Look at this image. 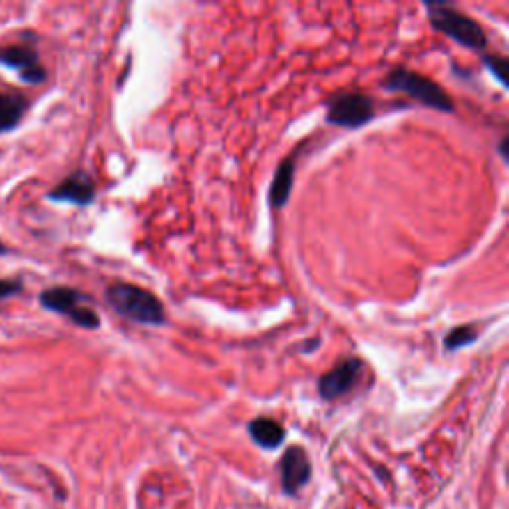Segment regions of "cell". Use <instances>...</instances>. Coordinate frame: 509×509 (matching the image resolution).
Masks as SVG:
<instances>
[{"mask_svg":"<svg viewBox=\"0 0 509 509\" xmlns=\"http://www.w3.org/2000/svg\"><path fill=\"white\" fill-rule=\"evenodd\" d=\"M0 64L18 72L28 84H40L46 80V70L42 68L36 50L28 46H8L0 50Z\"/></svg>","mask_w":509,"mask_h":509,"instance_id":"obj_7","label":"cell"},{"mask_svg":"<svg viewBox=\"0 0 509 509\" xmlns=\"http://www.w3.org/2000/svg\"><path fill=\"white\" fill-rule=\"evenodd\" d=\"M426 10L430 24L448 38L469 50H483L487 46V36L482 24L468 14L460 13L448 4H426Z\"/></svg>","mask_w":509,"mask_h":509,"instance_id":"obj_3","label":"cell"},{"mask_svg":"<svg viewBox=\"0 0 509 509\" xmlns=\"http://www.w3.org/2000/svg\"><path fill=\"white\" fill-rule=\"evenodd\" d=\"M376 116L374 100L360 92H344L331 97L327 108V122L338 127L357 130Z\"/></svg>","mask_w":509,"mask_h":509,"instance_id":"obj_5","label":"cell"},{"mask_svg":"<svg viewBox=\"0 0 509 509\" xmlns=\"http://www.w3.org/2000/svg\"><path fill=\"white\" fill-rule=\"evenodd\" d=\"M26 102L16 94H0V134L14 130L22 120Z\"/></svg>","mask_w":509,"mask_h":509,"instance_id":"obj_12","label":"cell"},{"mask_svg":"<svg viewBox=\"0 0 509 509\" xmlns=\"http://www.w3.org/2000/svg\"><path fill=\"white\" fill-rule=\"evenodd\" d=\"M483 64H485V68L496 76L497 82L501 84V86H508V80H506L508 60L503 56H483Z\"/></svg>","mask_w":509,"mask_h":509,"instance_id":"obj_14","label":"cell"},{"mask_svg":"<svg viewBox=\"0 0 509 509\" xmlns=\"http://www.w3.org/2000/svg\"><path fill=\"white\" fill-rule=\"evenodd\" d=\"M292 183H295V162L283 159L281 166L276 167L275 178H273L271 189H269V201L275 209L285 207V203L289 201Z\"/></svg>","mask_w":509,"mask_h":509,"instance_id":"obj_10","label":"cell"},{"mask_svg":"<svg viewBox=\"0 0 509 509\" xmlns=\"http://www.w3.org/2000/svg\"><path fill=\"white\" fill-rule=\"evenodd\" d=\"M476 340H478V331L471 324H464V327H455L448 332L444 346H446V350H457V348L469 346Z\"/></svg>","mask_w":509,"mask_h":509,"instance_id":"obj_13","label":"cell"},{"mask_svg":"<svg viewBox=\"0 0 509 509\" xmlns=\"http://www.w3.org/2000/svg\"><path fill=\"white\" fill-rule=\"evenodd\" d=\"M106 303L110 304L120 317L134 322L159 327L166 322V311L162 301L143 287L118 283L106 289Z\"/></svg>","mask_w":509,"mask_h":509,"instance_id":"obj_1","label":"cell"},{"mask_svg":"<svg viewBox=\"0 0 509 509\" xmlns=\"http://www.w3.org/2000/svg\"><path fill=\"white\" fill-rule=\"evenodd\" d=\"M20 290H22V283L20 281H4V279H0V301L18 295Z\"/></svg>","mask_w":509,"mask_h":509,"instance_id":"obj_15","label":"cell"},{"mask_svg":"<svg viewBox=\"0 0 509 509\" xmlns=\"http://www.w3.org/2000/svg\"><path fill=\"white\" fill-rule=\"evenodd\" d=\"M40 304L52 313L66 317L82 329L94 331L100 327L97 313L92 306L86 304V297L78 290L68 289V287H52V289L42 290Z\"/></svg>","mask_w":509,"mask_h":509,"instance_id":"obj_4","label":"cell"},{"mask_svg":"<svg viewBox=\"0 0 509 509\" xmlns=\"http://www.w3.org/2000/svg\"><path fill=\"white\" fill-rule=\"evenodd\" d=\"M48 197L52 201H64V203H72V205L86 207L90 205L96 197V185H94V179L90 178L86 171L78 169V171L70 173L60 185H56Z\"/></svg>","mask_w":509,"mask_h":509,"instance_id":"obj_8","label":"cell"},{"mask_svg":"<svg viewBox=\"0 0 509 509\" xmlns=\"http://www.w3.org/2000/svg\"><path fill=\"white\" fill-rule=\"evenodd\" d=\"M2 253H4V245L0 243V255H2Z\"/></svg>","mask_w":509,"mask_h":509,"instance_id":"obj_16","label":"cell"},{"mask_svg":"<svg viewBox=\"0 0 509 509\" xmlns=\"http://www.w3.org/2000/svg\"><path fill=\"white\" fill-rule=\"evenodd\" d=\"M382 86L386 90H390V92L406 94V96L412 97L416 102H420V104H424L428 108H434L438 111L452 113L455 108L450 94L441 88L440 84L434 82L432 78L418 74V72H414V70L402 68V66L390 70Z\"/></svg>","mask_w":509,"mask_h":509,"instance_id":"obj_2","label":"cell"},{"mask_svg":"<svg viewBox=\"0 0 509 509\" xmlns=\"http://www.w3.org/2000/svg\"><path fill=\"white\" fill-rule=\"evenodd\" d=\"M362 374L364 362L360 358H346L318 378V392L324 400L340 398L358 384Z\"/></svg>","mask_w":509,"mask_h":509,"instance_id":"obj_6","label":"cell"},{"mask_svg":"<svg viewBox=\"0 0 509 509\" xmlns=\"http://www.w3.org/2000/svg\"><path fill=\"white\" fill-rule=\"evenodd\" d=\"M249 434L261 448H276L285 440L283 426L271 418H257L249 424Z\"/></svg>","mask_w":509,"mask_h":509,"instance_id":"obj_11","label":"cell"},{"mask_svg":"<svg viewBox=\"0 0 509 509\" xmlns=\"http://www.w3.org/2000/svg\"><path fill=\"white\" fill-rule=\"evenodd\" d=\"M281 473H283V487L289 494H295L299 487H303L304 483L308 482L311 462L303 448L292 446L287 450V454L283 455V462H281Z\"/></svg>","mask_w":509,"mask_h":509,"instance_id":"obj_9","label":"cell"}]
</instances>
